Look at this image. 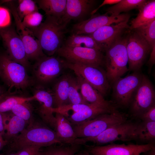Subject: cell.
Here are the masks:
<instances>
[{"label": "cell", "instance_id": "1", "mask_svg": "<svg viewBox=\"0 0 155 155\" xmlns=\"http://www.w3.org/2000/svg\"><path fill=\"white\" fill-rule=\"evenodd\" d=\"M66 26L61 19L48 16L39 26L29 29L39 41L44 54L52 56L62 45Z\"/></svg>", "mask_w": 155, "mask_h": 155}, {"label": "cell", "instance_id": "2", "mask_svg": "<svg viewBox=\"0 0 155 155\" xmlns=\"http://www.w3.org/2000/svg\"><path fill=\"white\" fill-rule=\"evenodd\" d=\"M12 140L11 148L18 150L28 146L41 148L63 143L54 130L42 124L32 123Z\"/></svg>", "mask_w": 155, "mask_h": 155}, {"label": "cell", "instance_id": "3", "mask_svg": "<svg viewBox=\"0 0 155 155\" xmlns=\"http://www.w3.org/2000/svg\"><path fill=\"white\" fill-rule=\"evenodd\" d=\"M127 41V38L121 37L105 51V71L111 86L129 71Z\"/></svg>", "mask_w": 155, "mask_h": 155}, {"label": "cell", "instance_id": "4", "mask_svg": "<svg viewBox=\"0 0 155 155\" xmlns=\"http://www.w3.org/2000/svg\"><path fill=\"white\" fill-rule=\"evenodd\" d=\"M127 121L123 113L117 110L100 114L91 119L71 125L77 138L96 136L115 125Z\"/></svg>", "mask_w": 155, "mask_h": 155}, {"label": "cell", "instance_id": "5", "mask_svg": "<svg viewBox=\"0 0 155 155\" xmlns=\"http://www.w3.org/2000/svg\"><path fill=\"white\" fill-rule=\"evenodd\" d=\"M138 123L128 121L107 129L98 135L93 137L77 138L72 143L84 145L88 142L100 146L116 141H128L135 140V132Z\"/></svg>", "mask_w": 155, "mask_h": 155}, {"label": "cell", "instance_id": "6", "mask_svg": "<svg viewBox=\"0 0 155 155\" xmlns=\"http://www.w3.org/2000/svg\"><path fill=\"white\" fill-rule=\"evenodd\" d=\"M0 77L10 89L24 90L32 84L26 68L12 60L7 53L0 54Z\"/></svg>", "mask_w": 155, "mask_h": 155}, {"label": "cell", "instance_id": "7", "mask_svg": "<svg viewBox=\"0 0 155 155\" xmlns=\"http://www.w3.org/2000/svg\"><path fill=\"white\" fill-rule=\"evenodd\" d=\"M143 74L141 71H133L124 77L120 78L113 83L111 86L114 104L123 108L129 106L141 82Z\"/></svg>", "mask_w": 155, "mask_h": 155}, {"label": "cell", "instance_id": "8", "mask_svg": "<svg viewBox=\"0 0 155 155\" xmlns=\"http://www.w3.org/2000/svg\"><path fill=\"white\" fill-rule=\"evenodd\" d=\"M102 52L95 49L64 44L56 53L69 62L101 67L104 65V56Z\"/></svg>", "mask_w": 155, "mask_h": 155}, {"label": "cell", "instance_id": "9", "mask_svg": "<svg viewBox=\"0 0 155 155\" xmlns=\"http://www.w3.org/2000/svg\"><path fill=\"white\" fill-rule=\"evenodd\" d=\"M65 68L73 70L76 75L81 76L104 97L110 91L111 85L105 70L96 67L68 62L64 60Z\"/></svg>", "mask_w": 155, "mask_h": 155}, {"label": "cell", "instance_id": "10", "mask_svg": "<svg viewBox=\"0 0 155 155\" xmlns=\"http://www.w3.org/2000/svg\"><path fill=\"white\" fill-rule=\"evenodd\" d=\"M14 18L16 31L24 44L27 59L37 60L45 55L38 40L32 32L22 24L16 11V7L11 1L6 3Z\"/></svg>", "mask_w": 155, "mask_h": 155}, {"label": "cell", "instance_id": "11", "mask_svg": "<svg viewBox=\"0 0 155 155\" xmlns=\"http://www.w3.org/2000/svg\"><path fill=\"white\" fill-rule=\"evenodd\" d=\"M126 38L128 70L140 71L151 48L145 40L134 31Z\"/></svg>", "mask_w": 155, "mask_h": 155}, {"label": "cell", "instance_id": "12", "mask_svg": "<svg viewBox=\"0 0 155 155\" xmlns=\"http://www.w3.org/2000/svg\"><path fill=\"white\" fill-rule=\"evenodd\" d=\"M64 60L59 57L45 55L36 61L33 71L36 81L41 85L49 83L55 79L65 68Z\"/></svg>", "mask_w": 155, "mask_h": 155}, {"label": "cell", "instance_id": "13", "mask_svg": "<svg viewBox=\"0 0 155 155\" xmlns=\"http://www.w3.org/2000/svg\"><path fill=\"white\" fill-rule=\"evenodd\" d=\"M155 91L148 78L143 74L141 82L135 91L129 105L130 111L134 116L138 117L155 104Z\"/></svg>", "mask_w": 155, "mask_h": 155}, {"label": "cell", "instance_id": "14", "mask_svg": "<svg viewBox=\"0 0 155 155\" xmlns=\"http://www.w3.org/2000/svg\"><path fill=\"white\" fill-rule=\"evenodd\" d=\"M0 36L9 57L26 69L28 68L30 63L27 58L24 44L16 30L10 26L0 28Z\"/></svg>", "mask_w": 155, "mask_h": 155}, {"label": "cell", "instance_id": "15", "mask_svg": "<svg viewBox=\"0 0 155 155\" xmlns=\"http://www.w3.org/2000/svg\"><path fill=\"white\" fill-rule=\"evenodd\" d=\"M130 17L127 13L113 16L107 12L102 15H93L88 19L74 24L73 27V34H90L102 27L124 21L129 19Z\"/></svg>", "mask_w": 155, "mask_h": 155}, {"label": "cell", "instance_id": "16", "mask_svg": "<svg viewBox=\"0 0 155 155\" xmlns=\"http://www.w3.org/2000/svg\"><path fill=\"white\" fill-rule=\"evenodd\" d=\"M84 145L89 153L93 155H134L145 152L154 146L152 143L141 145L123 144L103 146Z\"/></svg>", "mask_w": 155, "mask_h": 155}, {"label": "cell", "instance_id": "17", "mask_svg": "<svg viewBox=\"0 0 155 155\" xmlns=\"http://www.w3.org/2000/svg\"><path fill=\"white\" fill-rule=\"evenodd\" d=\"M129 19L115 24L102 27L92 34H88L96 41L104 52L109 48L120 37L123 31L130 28L128 24Z\"/></svg>", "mask_w": 155, "mask_h": 155}, {"label": "cell", "instance_id": "18", "mask_svg": "<svg viewBox=\"0 0 155 155\" xmlns=\"http://www.w3.org/2000/svg\"><path fill=\"white\" fill-rule=\"evenodd\" d=\"M39 102L38 112L44 122L54 129L55 117L53 111V98L51 92L42 88H38L33 96Z\"/></svg>", "mask_w": 155, "mask_h": 155}, {"label": "cell", "instance_id": "19", "mask_svg": "<svg viewBox=\"0 0 155 155\" xmlns=\"http://www.w3.org/2000/svg\"><path fill=\"white\" fill-rule=\"evenodd\" d=\"M76 75L80 93L84 100L88 104L102 106L111 110H116L112 102L105 99L104 97L81 76Z\"/></svg>", "mask_w": 155, "mask_h": 155}, {"label": "cell", "instance_id": "20", "mask_svg": "<svg viewBox=\"0 0 155 155\" xmlns=\"http://www.w3.org/2000/svg\"><path fill=\"white\" fill-rule=\"evenodd\" d=\"M94 1L92 0H67L65 13L61 22L67 26L71 20L81 18L91 11Z\"/></svg>", "mask_w": 155, "mask_h": 155}, {"label": "cell", "instance_id": "21", "mask_svg": "<svg viewBox=\"0 0 155 155\" xmlns=\"http://www.w3.org/2000/svg\"><path fill=\"white\" fill-rule=\"evenodd\" d=\"M70 75L67 74L62 75L55 83L51 91L54 108L69 104L68 89Z\"/></svg>", "mask_w": 155, "mask_h": 155}, {"label": "cell", "instance_id": "22", "mask_svg": "<svg viewBox=\"0 0 155 155\" xmlns=\"http://www.w3.org/2000/svg\"><path fill=\"white\" fill-rule=\"evenodd\" d=\"M54 131L63 143L71 144L77 138L72 125L63 115L56 113Z\"/></svg>", "mask_w": 155, "mask_h": 155}, {"label": "cell", "instance_id": "23", "mask_svg": "<svg viewBox=\"0 0 155 155\" xmlns=\"http://www.w3.org/2000/svg\"><path fill=\"white\" fill-rule=\"evenodd\" d=\"M137 17L131 22L130 29L133 30L155 20V1H147L138 9Z\"/></svg>", "mask_w": 155, "mask_h": 155}, {"label": "cell", "instance_id": "24", "mask_svg": "<svg viewBox=\"0 0 155 155\" xmlns=\"http://www.w3.org/2000/svg\"><path fill=\"white\" fill-rule=\"evenodd\" d=\"M115 110L113 111L102 106L92 104L85 110L73 113L66 118L72 125L91 119L100 114L110 113Z\"/></svg>", "mask_w": 155, "mask_h": 155}, {"label": "cell", "instance_id": "25", "mask_svg": "<svg viewBox=\"0 0 155 155\" xmlns=\"http://www.w3.org/2000/svg\"><path fill=\"white\" fill-rule=\"evenodd\" d=\"M35 2L46 16H54L61 20L65 13L67 0H38Z\"/></svg>", "mask_w": 155, "mask_h": 155}, {"label": "cell", "instance_id": "26", "mask_svg": "<svg viewBox=\"0 0 155 155\" xmlns=\"http://www.w3.org/2000/svg\"><path fill=\"white\" fill-rule=\"evenodd\" d=\"M65 45L96 49L103 52L94 40L90 35L73 34L66 40Z\"/></svg>", "mask_w": 155, "mask_h": 155}, {"label": "cell", "instance_id": "27", "mask_svg": "<svg viewBox=\"0 0 155 155\" xmlns=\"http://www.w3.org/2000/svg\"><path fill=\"white\" fill-rule=\"evenodd\" d=\"M135 140L151 142L155 138V121H142L138 124L135 132Z\"/></svg>", "mask_w": 155, "mask_h": 155}, {"label": "cell", "instance_id": "28", "mask_svg": "<svg viewBox=\"0 0 155 155\" xmlns=\"http://www.w3.org/2000/svg\"><path fill=\"white\" fill-rule=\"evenodd\" d=\"M8 119L7 117L5 134L7 139L12 140L26 128L27 123L23 119L14 115Z\"/></svg>", "mask_w": 155, "mask_h": 155}, {"label": "cell", "instance_id": "29", "mask_svg": "<svg viewBox=\"0 0 155 155\" xmlns=\"http://www.w3.org/2000/svg\"><path fill=\"white\" fill-rule=\"evenodd\" d=\"M146 0H121L118 3L106 10L107 12L113 16H117L123 12L138 9L147 1Z\"/></svg>", "mask_w": 155, "mask_h": 155}, {"label": "cell", "instance_id": "30", "mask_svg": "<svg viewBox=\"0 0 155 155\" xmlns=\"http://www.w3.org/2000/svg\"><path fill=\"white\" fill-rule=\"evenodd\" d=\"M53 145L42 152V155H75L79 151L81 145L64 143L58 145Z\"/></svg>", "mask_w": 155, "mask_h": 155}, {"label": "cell", "instance_id": "31", "mask_svg": "<svg viewBox=\"0 0 155 155\" xmlns=\"http://www.w3.org/2000/svg\"><path fill=\"white\" fill-rule=\"evenodd\" d=\"M33 96L25 97L9 95L6 93L0 99V112L11 111L16 105L34 100Z\"/></svg>", "mask_w": 155, "mask_h": 155}, {"label": "cell", "instance_id": "32", "mask_svg": "<svg viewBox=\"0 0 155 155\" xmlns=\"http://www.w3.org/2000/svg\"><path fill=\"white\" fill-rule=\"evenodd\" d=\"M80 87L76 77L70 75L68 89L69 104H88L83 99L79 92Z\"/></svg>", "mask_w": 155, "mask_h": 155}, {"label": "cell", "instance_id": "33", "mask_svg": "<svg viewBox=\"0 0 155 155\" xmlns=\"http://www.w3.org/2000/svg\"><path fill=\"white\" fill-rule=\"evenodd\" d=\"M147 42L152 49L155 47V20L133 30Z\"/></svg>", "mask_w": 155, "mask_h": 155}, {"label": "cell", "instance_id": "34", "mask_svg": "<svg viewBox=\"0 0 155 155\" xmlns=\"http://www.w3.org/2000/svg\"><path fill=\"white\" fill-rule=\"evenodd\" d=\"M16 11L22 21L27 15L35 11H38V7L35 1L32 0H19Z\"/></svg>", "mask_w": 155, "mask_h": 155}, {"label": "cell", "instance_id": "35", "mask_svg": "<svg viewBox=\"0 0 155 155\" xmlns=\"http://www.w3.org/2000/svg\"><path fill=\"white\" fill-rule=\"evenodd\" d=\"M28 102L18 104L14 106L11 110L13 114L25 121L27 123H32V110Z\"/></svg>", "mask_w": 155, "mask_h": 155}, {"label": "cell", "instance_id": "36", "mask_svg": "<svg viewBox=\"0 0 155 155\" xmlns=\"http://www.w3.org/2000/svg\"><path fill=\"white\" fill-rule=\"evenodd\" d=\"M92 105L90 104H69L57 108H53V113H60L66 117L70 111L72 112V113L79 112L89 108Z\"/></svg>", "mask_w": 155, "mask_h": 155}, {"label": "cell", "instance_id": "37", "mask_svg": "<svg viewBox=\"0 0 155 155\" xmlns=\"http://www.w3.org/2000/svg\"><path fill=\"white\" fill-rule=\"evenodd\" d=\"M43 18V15L39 11H35L25 16L22 21V23L28 29L33 28L41 24Z\"/></svg>", "mask_w": 155, "mask_h": 155}, {"label": "cell", "instance_id": "38", "mask_svg": "<svg viewBox=\"0 0 155 155\" xmlns=\"http://www.w3.org/2000/svg\"><path fill=\"white\" fill-rule=\"evenodd\" d=\"M10 13L8 9L0 6V28L10 26L11 23Z\"/></svg>", "mask_w": 155, "mask_h": 155}, {"label": "cell", "instance_id": "39", "mask_svg": "<svg viewBox=\"0 0 155 155\" xmlns=\"http://www.w3.org/2000/svg\"><path fill=\"white\" fill-rule=\"evenodd\" d=\"M40 147L36 146H30L24 147L18 150L17 155H42Z\"/></svg>", "mask_w": 155, "mask_h": 155}, {"label": "cell", "instance_id": "40", "mask_svg": "<svg viewBox=\"0 0 155 155\" xmlns=\"http://www.w3.org/2000/svg\"><path fill=\"white\" fill-rule=\"evenodd\" d=\"M138 118L143 121H155V104L145 111Z\"/></svg>", "mask_w": 155, "mask_h": 155}, {"label": "cell", "instance_id": "41", "mask_svg": "<svg viewBox=\"0 0 155 155\" xmlns=\"http://www.w3.org/2000/svg\"><path fill=\"white\" fill-rule=\"evenodd\" d=\"M120 1L121 0H105L98 7L92 11L90 14L91 15H94L100 8L104 5L116 4Z\"/></svg>", "mask_w": 155, "mask_h": 155}, {"label": "cell", "instance_id": "42", "mask_svg": "<svg viewBox=\"0 0 155 155\" xmlns=\"http://www.w3.org/2000/svg\"><path fill=\"white\" fill-rule=\"evenodd\" d=\"M155 63V47L152 49L150 51V57L148 61V72L150 73L152 66Z\"/></svg>", "mask_w": 155, "mask_h": 155}, {"label": "cell", "instance_id": "43", "mask_svg": "<svg viewBox=\"0 0 155 155\" xmlns=\"http://www.w3.org/2000/svg\"><path fill=\"white\" fill-rule=\"evenodd\" d=\"M6 117L4 113L0 112V133L2 135L5 133Z\"/></svg>", "mask_w": 155, "mask_h": 155}, {"label": "cell", "instance_id": "44", "mask_svg": "<svg viewBox=\"0 0 155 155\" xmlns=\"http://www.w3.org/2000/svg\"><path fill=\"white\" fill-rule=\"evenodd\" d=\"M145 155H155V147L154 146L150 150L144 152Z\"/></svg>", "mask_w": 155, "mask_h": 155}, {"label": "cell", "instance_id": "45", "mask_svg": "<svg viewBox=\"0 0 155 155\" xmlns=\"http://www.w3.org/2000/svg\"><path fill=\"white\" fill-rule=\"evenodd\" d=\"M6 93L4 87L0 86V99Z\"/></svg>", "mask_w": 155, "mask_h": 155}, {"label": "cell", "instance_id": "46", "mask_svg": "<svg viewBox=\"0 0 155 155\" xmlns=\"http://www.w3.org/2000/svg\"><path fill=\"white\" fill-rule=\"evenodd\" d=\"M75 155H89V153L87 151H79Z\"/></svg>", "mask_w": 155, "mask_h": 155}, {"label": "cell", "instance_id": "47", "mask_svg": "<svg viewBox=\"0 0 155 155\" xmlns=\"http://www.w3.org/2000/svg\"><path fill=\"white\" fill-rule=\"evenodd\" d=\"M5 142H2L0 141V150L2 147L5 144Z\"/></svg>", "mask_w": 155, "mask_h": 155}, {"label": "cell", "instance_id": "48", "mask_svg": "<svg viewBox=\"0 0 155 155\" xmlns=\"http://www.w3.org/2000/svg\"><path fill=\"white\" fill-rule=\"evenodd\" d=\"M0 141L2 142H5L3 138L2 135L1 133H0Z\"/></svg>", "mask_w": 155, "mask_h": 155}, {"label": "cell", "instance_id": "49", "mask_svg": "<svg viewBox=\"0 0 155 155\" xmlns=\"http://www.w3.org/2000/svg\"><path fill=\"white\" fill-rule=\"evenodd\" d=\"M9 155H17V154L16 153H15V154H11Z\"/></svg>", "mask_w": 155, "mask_h": 155}, {"label": "cell", "instance_id": "50", "mask_svg": "<svg viewBox=\"0 0 155 155\" xmlns=\"http://www.w3.org/2000/svg\"><path fill=\"white\" fill-rule=\"evenodd\" d=\"M140 154H135L134 155H140Z\"/></svg>", "mask_w": 155, "mask_h": 155}, {"label": "cell", "instance_id": "51", "mask_svg": "<svg viewBox=\"0 0 155 155\" xmlns=\"http://www.w3.org/2000/svg\"><path fill=\"white\" fill-rule=\"evenodd\" d=\"M89 155H93L92 154L89 153Z\"/></svg>", "mask_w": 155, "mask_h": 155}]
</instances>
